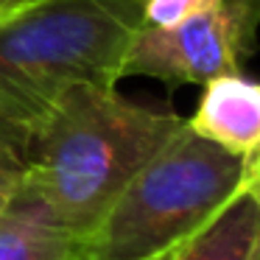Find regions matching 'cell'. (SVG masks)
Wrapping results in <instances>:
<instances>
[{
    "label": "cell",
    "instance_id": "obj_1",
    "mask_svg": "<svg viewBox=\"0 0 260 260\" xmlns=\"http://www.w3.org/2000/svg\"><path fill=\"white\" fill-rule=\"evenodd\" d=\"M182 123L185 118L174 112L126 101L115 87L76 81L28 126L23 187L84 238Z\"/></svg>",
    "mask_w": 260,
    "mask_h": 260
},
{
    "label": "cell",
    "instance_id": "obj_2",
    "mask_svg": "<svg viewBox=\"0 0 260 260\" xmlns=\"http://www.w3.org/2000/svg\"><path fill=\"white\" fill-rule=\"evenodd\" d=\"M146 0H51L0 20V118L31 126L76 81L115 87Z\"/></svg>",
    "mask_w": 260,
    "mask_h": 260
},
{
    "label": "cell",
    "instance_id": "obj_3",
    "mask_svg": "<svg viewBox=\"0 0 260 260\" xmlns=\"http://www.w3.org/2000/svg\"><path fill=\"white\" fill-rule=\"evenodd\" d=\"M241 174L243 157L185 120L84 235L87 260H174L232 202Z\"/></svg>",
    "mask_w": 260,
    "mask_h": 260
},
{
    "label": "cell",
    "instance_id": "obj_4",
    "mask_svg": "<svg viewBox=\"0 0 260 260\" xmlns=\"http://www.w3.org/2000/svg\"><path fill=\"white\" fill-rule=\"evenodd\" d=\"M260 0H218V6L174 25H143L123 59L120 76H151L176 84H207L226 73H241L257 51Z\"/></svg>",
    "mask_w": 260,
    "mask_h": 260
},
{
    "label": "cell",
    "instance_id": "obj_5",
    "mask_svg": "<svg viewBox=\"0 0 260 260\" xmlns=\"http://www.w3.org/2000/svg\"><path fill=\"white\" fill-rule=\"evenodd\" d=\"M202 87L199 107L193 118H187V126L224 151L249 157L260 146V81L226 73Z\"/></svg>",
    "mask_w": 260,
    "mask_h": 260
},
{
    "label": "cell",
    "instance_id": "obj_6",
    "mask_svg": "<svg viewBox=\"0 0 260 260\" xmlns=\"http://www.w3.org/2000/svg\"><path fill=\"white\" fill-rule=\"evenodd\" d=\"M0 260H87L84 238L62 226L45 204L20 187L0 213Z\"/></svg>",
    "mask_w": 260,
    "mask_h": 260
},
{
    "label": "cell",
    "instance_id": "obj_7",
    "mask_svg": "<svg viewBox=\"0 0 260 260\" xmlns=\"http://www.w3.org/2000/svg\"><path fill=\"white\" fill-rule=\"evenodd\" d=\"M260 238V210L238 190L232 202L176 254L174 260H254Z\"/></svg>",
    "mask_w": 260,
    "mask_h": 260
},
{
    "label": "cell",
    "instance_id": "obj_8",
    "mask_svg": "<svg viewBox=\"0 0 260 260\" xmlns=\"http://www.w3.org/2000/svg\"><path fill=\"white\" fill-rule=\"evenodd\" d=\"M28 126L0 118V213L9 207L28 171Z\"/></svg>",
    "mask_w": 260,
    "mask_h": 260
},
{
    "label": "cell",
    "instance_id": "obj_9",
    "mask_svg": "<svg viewBox=\"0 0 260 260\" xmlns=\"http://www.w3.org/2000/svg\"><path fill=\"white\" fill-rule=\"evenodd\" d=\"M218 6V0H146L143 25L151 28H174L207 9Z\"/></svg>",
    "mask_w": 260,
    "mask_h": 260
},
{
    "label": "cell",
    "instance_id": "obj_10",
    "mask_svg": "<svg viewBox=\"0 0 260 260\" xmlns=\"http://www.w3.org/2000/svg\"><path fill=\"white\" fill-rule=\"evenodd\" d=\"M238 190L246 193L260 210V146L249 157H243V174H241V187ZM254 260H260V238H257V249H254Z\"/></svg>",
    "mask_w": 260,
    "mask_h": 260
},
{
    "label": "cell",
    "instance_id": "obj_11",
    "mask_svg": "<svg viewBox=\"0 0 260 260\" xmlns=\"http://www.w3.org/2000/svg\"><path fill=\"white\" fill-rule=\"evenodd\" d=\"M42 3H51V0H0V20L20 14V12H28V9L42 6Z\"/></svg>",
    "mask_w": 260,
    "mask_h": 260
}]
</instances>
